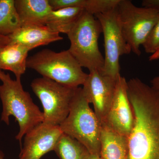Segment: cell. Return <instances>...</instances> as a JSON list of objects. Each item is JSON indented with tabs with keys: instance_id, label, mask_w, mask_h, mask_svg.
Listing matches in <instances>:
<instances>
[{
	"instance_id": "cell-16",
	"label": "cell",
	"mask_w": 159,
	"mask_h": 159,
	"mask_svg": "<svg viewBox=\"0 0 159 159\" xmlns=\"http://www.w3.org/2000/svg\"><path fill=\"white\" fill-rule=\"evenodd\" d=\"M79 8H68L52 10L46 26L53 32L67 34L84 12Z\"/></svg>"
},
{
	"instance_id": "cell-7",
	"label": "cell",
	"mask_w": 159,
	"mask_h": 159,
	"mask_svg": "<svg viewBox=\"0 0 159 159\" xmlns=\"http://www.w3.org/2000/svg\"><path fill=\"white\" fill-rule=\"evenodd\" d=\"M31 88L43 108V122L59 125L67 118L78 88L62 85L45 77L34 79Z\"/></svg>"
},
{
	"instance_id": "cell-2",
	"label": "cell",
	"mask_w": 159,
	"mask_h": 159,
	"mask_svg": "<svg viewBox=\"0 0 159 159\" xmlns=\"http://www.w3.org/2000/svg\"><path fill=\"white\" fill-rule=\"evenodd\" d=\"M0 99L2 105L1 119L6 125L12 116L19 125L16 139L21 144L23 137L44 121L43 113L28 92L23 89L20 79H11L9 74L0 70Z\"/></svg>"
},
{
	"instance_id": "cell-5",
	"label": "cell",
	"mask_w": 159,
	"mask_h": 159,
	"mask_svg": "<svg viewBox=\"0 0 159 159\" xmlns=\"http://www.w3.org/2000/svg\"><path fill=\"white\" fill-rule=\"evenodd\" d=\"M27 67L42 77L71 88L83 85L88 76L68 50L56 52L44 49L28 57Z\"/></svg>"
},
{
	"instance_id": "cell-25",
	"label": "cell",
	"mask_w": 159,
	"mask_h": 159,
	"mask_svg": "<svg viewBox=\"0 0 159 159\" xmlns=\"http://www.w3.org/2000/svg\"><path fill=\"white\" fill-rule=\"evenodd\" d=\"M0 159H4V154L1 151H0Z\"/></svg>"
},
{
	"instance_id": "cell-12",
	"label": "cell",
	"mask_w": 159,
	"mask_h": 159,
	"mask_svg": "<svg viewBox=\"0 0 159 159\" xmlns=\"http://www.w3.org/2000/svg\"><path fill=\"white\" fill-rule=\"evenodd\" d=\"M8 37L10 43L19 44L30 51L63 39L59 34L53 32L46 25L21 26Z\"/></svg>"
},
{
	"instance_id": "cell-23",
	"label": "cell",
	"mask_w": 159,
	"mask_h": 159,
	"mask_svg": "<svg viewBox=\"0 0 159 159\" xmlns=\"http://www.w3.org/2000/svg\"><path fill=\"white\" fill-rule=\"evenodd\" d=\"M158 59H159V48L154 54H151L149 57V60L150 61H153Z\"/></svg>"
},
{
	"instance_id": "cell-3",
	"label": "cell",
	"mask_w": 159,
	"mask_h": 159,
	"mask_svg": "<svg viewBox=\"0 0 159 159\" xmlns=\"http://www.w3.org/2000/svg\"><path fill=\"white\" fill-rule=\"evenodd\" d=\"M62 132L83 144L91 154L100 155L102 127L82 88L77 89L67 118L59 125Z\"/></svg>"
},
{
	"instance_id": "cell-13",
	"label": "cell",
	"mask_w": 159,
	"mask_h": 159,
	"mask_svg": "<svg viewBox=\"0 0 159 159\" xmlns=\"http://www.w3.org/2000/svg\"><path fill=\"white\" fill-rule=\"evenodd\" d=\"M15 2L21 26L46 25L52 11L49 0H15Z\"/></svg>"
},
{
	"instance_id": "cell-20",
	"label": "cell",
	"mask_w": 159,
	"mask_h": 159,
	"mask_svg": "<svg viewBox=\"0 0 159 159\" xmlns=\"http://www.w3.org/2000/svg\"><path fill=\"white\" fill-rule=\"evenodd\" d=\"M142 5V7L152 8L159 11V0H143Z\"/></svg>"
},
{
	"instance_id": "cell-4",
	"label": "cell",
	"mask_w": 159,
	"mask_h": 159,
	"mask_svg": "<svg viewBox=\"0 0 159 159\" xmlns=\"http://www.w3.org/2000/svg\"><path fill=\"white\" fill-rule=\"evenodd\" d=\"M102 33L99 21L84 11L67 34L70 43L68 50L82 67L89 71L101 72L103 69L104 57L98 44Z\"/></svg>"
},
{
	"instance_id": "cell-14",
	"label": "cell",
	"mask_w": 159,
	"mask_h": 159,
	"mask_svg": "<svg viewBox=\"0 0 159 159\" xmlns=\"http://www.w3.org/2000/svg\"><path fill=\"white\" fill-rule=\"evenodd\" d=\"M29 49L16 43H9L0 48V70L11 71L16 79L25 73Z\"/></svg>"
},
{
	"instance_id": "cell-11",
	"label": "cell",
	"mask_w": 159,
	"mask_h": 159,
	"mask_svg": "<svg viewBox=\"0 0 159 159\" xmlns=\"http://www.w3.org/2000/svg\"><path fill=\"white\" fill-rule=\"evenodd\" d=\"M63 134L59 125L40 123L25 135L19 159H40L46 153L54 151Z\"/></svg>"
},
{
	"instance_id": "cell-21",
	"label": "cell",
	"mask_w": 159,
	"mask_h": 159,
	"mask_svg": "<svg viewBox=\"0 0 159 159\" xmlns=\"http://www.w3.org/2000/svg\"><path fill=\"white\" fill-rule=\"evenodd\" d=\"M150 82L151 86L153 88L159 90V75L154 77Z\"/></svg>"
},
{
	"instance_id": "cell-6",
	"label": "cell",
	"mask_w": 159,
	"mask_h": 159,
	"mask_svg": "<svg viewBox=\"0 0 159 159\" xmlns=\"http://www.w3.org/2000/svg\"><path fill=\"white\" fill-rule=\"evenodd\" d=\"M122 33L132 52L140 56L143 45L159 18V11L139 7L129 0H120L117 7Z\"/></svg>"
},
{
	"instance_id": "cell-18",
	"label": "cell",
	"mask_w": 159,
	"mask_h": 159,
	"mask_svg": "<svg viewBox=\"0 0 159 159\" xmlns=\"http://www.w3.org/2000/svg\"><path fill=\"white\" fill-rule=\"evenodd\" d=\"M54 151L61 159H86L90 154L79 141L64 133L58 140Z\"/></svg>"
},
{
	"instance_id": "cell-10",
	"label": "cell",
	"mask_w": 159,
	"mask_h": 159,
	"mask_svg": "<svg viewBox=\"0 0 159 159\" xmlns=\"http://www.w3.org/2000/svg\"><path fill=\"white\" fill-rule=\"evenodd\" d=\"M116 79L95 70L89 71L83 84L84 95L89 103L93 106L94 112L101 127L113 98Z\"/></svg>"
},
{
	"instance_id": "cell-9",
	"label": "cell",
	"mask_w": 159,
	"mask_h": 159,
	"mask_svg": "<svg viewBox=\"0 0 159 159\" xmlns=\"http://www.w3.org/2000/svg\"><path fill=\"white\" fill-rule=\"evenodd\" d=\"M134 121L127 92V81L120 74L117 77L113 98L102 128H108L128 138L133 128Z\"/></svg>"
},
{
	"instance_id": "cell-19",
	"label": "cell",
	"mask_w": 159,
	"mask_h": 159,
	"mask_svg": "<svg viewBox=\"0 0 159 159\" xmlns=\"http://www.w3.org/2000/svg\"><path fill=\"white\" fill-rule=\"evenodd\" d=\"M146 53L153 54L159 48V18L143 44Z\"/></svg>"
},
{
	"instance_id": "cell-24",
	"label": "cell",
	"mask_w": 159,
	"mask_h": 159,
	"mask_svg": "<svg viewBox=\"0 0 159 159\" xmlns=\"http://www.w3.org/2000/svg\"><path fill=\"white\" fill-rule=\"evenodd\" d=\"M86 159H102L100 156L97 155L91 154L90 153L88 156L87 157Z\"/></svg>"
},
{
	"instance_id": "cell-26",
	"label": "cell",
	"mask_w": 159,
	"mask_h": 159,
	"mask_svg": "<svg viewBox=\"0 0 159 159\" xmlns=\"http://www.w3.org/2000/svg\"></svg>"
},
{
	"instance_id": "cell-15",
	"label": "cell",
	"mask_w": 159,
	"mask_h": 159,
	"mask_svg": "<svg viewBox=\"0 0 159 159\" xmlns=\"http://www.w3.org/2000/svg\"><path fill=\"white\" fill-rule=\"evenodd\" d=\"M100 155L102 159H128V138L102 128Z\"/></svg>"
},
{
	"instance_id": "cell-1",
	"label": "cell",
	"mask_w": 159,
	"mask_h": 159,
	"mask_svg": "<svg viewBox=\"0 0 159 159\" xmlns=\"http://www.w3.org/2000/svg\"><path fill=\"white\" fill-rule=\"evenodd\" d=\"M127 92L134 119L128 159H159V90L134 78Z\"/></svg>"
},
{
	"instance_id": "cell-22",
	"label": "cell",
	"mask_w": 159,
	"mask_h": 159,
	"mask_svg": "<svg viewBox=\"0 0 159 159\" xmlns=\"http://www.w3.org/2000/svg\"><path fill=\"white\" fill-rule=\"evenodd\" d=\"M10 43V40L8 36L0 35V48Z\"/></svg>"
},
{
	"instance_id": "cell-17",
	"label": "cell",
	"mask_w": 159,
	"mask_h": 159,
	"mask_svg": "<svg viewBox=\"0 0 159 159\" xmlns=\"http://www.w3.org/2000/svg\"><path fill=\"white\" fill-rule=\"evenodd\" d=\"M21 26L15 0H0V35L8 36Z\"/></svg>"
},
{
	"instance_id": "cell-8",
	"label": "cell",
	"mask_w": 159,
	"mask_h": 159,
	"mask_svg": "<svg viewBox=\"0 0 159 159\" xmlns=\"http://www.w3.org/2000/svg\"><path fill=\"white\" fill-rule=\"evenodd\" d=\"M117 7L95 16L100 23L104 37V65L100 72L115 79L120 74V57L132 52L122 33Z\"/></svg>"
}]
</instances>
